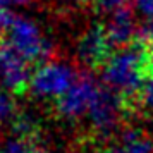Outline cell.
Segmentation results:
<instances>
[{
    "instance_id": "obj_18",
    "label": "cell",
    "mask_w": 153,
    "mask_h": 153,
    "mask_svg": "<svg viewBox=\"0 0 153 153\" xmlns=\"http://www.w3.org/2000/svg\"><path fill=\"white\" fill-rule=\"evenodd\" d=\"M95 153H120V152H119V148H102Z\"/></svg>"
},
{
    "instance_id": "obj_9",
    "label": "cell",
    "mask_w": 153,
    "mask_h": 153,
    "mask_svg": "<svg viewBox=\"0 0 153 153\" xmlns=\"http://www.w3.org/2000/svg\"><path fill=\"white\" fill-rule=\"evenodd\" d=\"M120 153H153V136L141 127H127L120 132Z\"/></svg>"
},
{
    "instance_id": "obj_10",
    "label": "cell",
    "mask_w": 153,
    "mask_h": 153,
    "mask_svg": "<svg viewBox=\"0 0 153 153\" xmlns=\"http://www.w3.org/2000/svg\"><path fill=\"white\" fill-rule=\"evenodd\" d=\"M12 131H14V136L36 139L38 124H36V120L31 117L29 114H17V115L12 119Z\"/></svg>"
},
{
    "instance_id": "obj_1",
    "label": "cell",
    "mask_w": 153,
    "mask_h": 153,
    "mask_svg": "<svg viewBox=\"0 0 153 153\" xmlns=\"http://www.w3.org/2000/svg\"><path fill=\"white\" fill-rule=\"evenodd\" d=\"M150 72V59L138 45H126L114 50L102 65V83L119 97L141 93Z\"/></svg>"
},
{
    "instance_id": "obj_17",
    "label": "cell",
    "mask_w": 153,
    "mask_h": 153,
    "mask_svg": "<svg viewBox=\"0 0 153 153\" xmlns=\"http://www.w3.org/2000/svg\"><path fill=\"white\" fill-rule=\"evenodd\" d=\"M29 153H50V152H48V150H45V148H43V146L40 145V143H38V145H36Z\"/></svg>"
},
{
    "instance_id": "obj_2",
    "label": "cell",
    "mask_w": 153,
    "mask_h": 153,
    "mask_svg": "<svg viewBox=\"0 0 153 153\" xmlns=\"http://www.w3.org/2000/svg\"><path fill=\"white\" fill-rule=\"evenodd\" d=\"M5 42L19 52L29 64L33 62H47L52 60L53 55V43L48 36L42 31V28L31 21L29 17L16 16L14 22L5 33Z\"/></svg>"
},
{
    "instance_id": "obj_4",
    "label": "cell",
    "mask_w": 153,
    "mask_h": 153,
    "mask_svg": "<svg viewBox=\"0 0 153 153\" xmlns=\"http://www.w3.org/2000/svg\"><path fill=\"white\" fill-rule=\"evenodd\" d=\"M124 119V103L122 97L108 90L103 83L98 90L97 97L90 107V112L86 115V122L91 127V131L100 138H108L122 124Z\"/></svg>"
},
{
    "instance_id": "obj_14",
    "label": "cell",
    "mask_w": 153,
    "mask_h": 153,
    "mask_svg": "<svg viewBox=\"0 0 153 153\" xmlns=\"http://www.w3.org/2000/svg\"><path fill=\"white\" fill-rule=\"evenodd\" d=\"M16 117V105L14 100L9 97L7 93L0 91V124L7 122Z\"/></svg>"
},
{
    "instance_id": "obj_5",
    "label": "cell",
    "mask_w": 153,
    "mask_h": 153,
    "mask_svg": "<svg viewBox=\"0 0 153 153\" xmlns=\"http://www.w3.org/2000/svg\"><path fill=\"white\" fill-rule=\"evenodd\" d=\"M102 88V81L95 79L90 74H79L74 84L65 91V95L57 100V112L65 120H84L98 90Z\"/></svg>"
},
{
    "instance_id": "obj_21",
    "label": "cell",
    "mask_w": 153,
    "mask_h": 153,
    "mask_svg": "<svg viewBox=\"0 0 153 153\" xmlns=\"http://www.w3.org/2000/svg\"><path fill=\"white\" fill-rule=\"evenodd\" d=\"M7 5H12L10 0H0V10H2V9H7Z\"/></svg>"
},
{
    "instance_id": "obj_15",
    "label": "cell",
    "mask_w": 153,
    "mask_h": 153,
    "mask_svg": "<svg viewBox=\"0 0 153 153\" xmlns=\"http://www.w3.org/2000/svg\"><path fill=\"white\" fill-rule=\"evenodd\" d=\"M134 12L138 14V17L141 21H146L153 17V0H131Z\"/></svg>"
},
{
    "instance_id": "obj_11",
    "label": "cell",
    "mask_w": 153,
    "mask_h": 153,
    "mask_svg": "<svg viewBox=\"0 0 153 153\" xmlns=\"http://www.w3.org/2000/svg\"><path fill=\"white\" fill-rule=\"evenodd\" d=\"M38 145L36 139H28L21 136H12L5 141L4 145V153H29Z\"/></svg>"
},
{
    "instance_id": "obj_16",
    "label": "cell",
    "mask_w": 153,
    "mask_h": 153,
    "mask_svg": "<svg viewBox=\"0 0 153 153\" xmlns=\"http://www.w3.org/2000/svg\"><path fill=\"white\" fill-rule=\"evenodd\" d=\"M141 33L146 40H150L153 43V17L146 19V21H141Z\"/></svg>"
},
{
    "instance_id": "obj_3",
    "label": "cell",
    "mask_w": 153,
    "mask_h": 153,
    "mask_svg": "<svg viewBox=\"0 0 153 153\" xmlns=\"http://www.w3.org/2000/svg\"><path fill=\"white\" fill-rule=\"evenodd\" d=\"M74 65L64 60H47L38 65V69L31 74L29 91L36 98L43 100H59L65 95L77 79Z\"/></svg>"
},
{
    "instance_id": "obj_13",
    "label": "cell",
    "mask_w": 153,
    "mask_h": 153,
    "mask_svg": "<svg viewBox=\"0 0 153 153\" xmlns=\"http://www.w3.org/2000/svg\"><path fill=\"white\" fill-rule=\"evenodd\" d=\"M129 4H132L131 0H97L98 10H100L105 17L115 14V12H120V10L129 9Z\"/></svg>"
},
{
    "instance_id": "obj_22",
    "label": "cell",
    "mask_w": 153,
    "mask_h": 153,
    "mask_svg": "<svg viewBox=\"0 0 153 153\" xmlns=\"http://www.w3.org/2000/svg\"><path fill=\"white\" fill-rule=\"evenodd\" d=\"M0 153H4V148H0Z\"/></svg>"
},
{
    "instance_id": "obj_19",
    "label": "cell",
    "mask_w": 153,
    "mask_h": 153,
    "mask_svg": "<svg viewBox=\"0 0 153 153\" xmlns=\"http://www.w3.org/2000/svg\"><path fill=\"white\" fill-rule=\"evenodd\" d=\"M31 2H33V0H10L12 5H28Z\"/></svg>"
},
{
    "instance_id": "obj_20",
    "label": "cell",
    "mask_w": 153,
    "mask_h": 153,
    "mask_svg": "<svg viewBox=\"0 0 153 153\" xmlns=\"http://www.w3.org/2000/svg\"><path fill=\"white\" fill-rule=\"evenodd\" d=\"M67 4H90V2H97V0H64Z\"/></svg>"
},
{
    "instance_id": "obj_7",
    "label": "cell",
    "mask_w": 153,
    "mask_h": 153,
    "mask_svg": "<svg viewBox=\"0 0 153 153\" xmlns=\"http://www.w3.org/2000/svg\"><path fill=\"white\" fill-rule=\"evenodd\" d=\"M110 48L112 42L103 26H90L77 38L76 57L86 67H102L107 57L112 53Z\"/></svg>"
},
{
    "instance_id": "obj_8",
    "label": "cell",
    "mask_w": 153,
    "mask_h": 153,
    "mask_svg": "<svg viewBox=\"0 0 153 153\" xmlns=\"http://www.w3.org/2000/svg\"><path fill=\"white\" fill-rule=\"evenodd\" d=\"M103 28L110 38L112 45H117V47L131 45L136 33H138V24H136V19H134L131 9L107 16Z\"/></svg>"
},
{
    "instance_id": "obj_12",
    "label": "cell",
    "mask_w": 153,
    "mask_h": 153,
    "mask_svg": "<svg viewBox=\"0 0 153 153\" xmlns=\"http://www.w3.org/2000/svg\"><path fill=\"white\" fill-rule=\"evenodd\" d=\"M141 103L146 110L153 112V55L150 57V72L146 77L145 84H143V90H141Z\"/></svg>"
},
{
    "instance_id": "obj_6",
    "label": "cell",
    "mask_w": 153,
    "mask_h": 153,
    "mask_svg": "<svg viewBox=\"0 0 153 153\" xmlns=\"http://www.w3.org/2000/svg\"><path fill=\"white\" fill-rule=\"evenodd\" d=\"M29 62L7 42L0 43V86L10 93H22L29 88Z\"/></svg>"
}]
</instances>
